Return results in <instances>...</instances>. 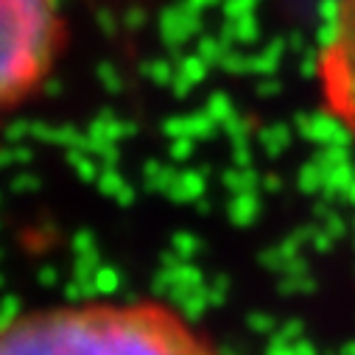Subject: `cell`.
Segmentation results:
<instances>
[{
  "mask_svg": "<svg viewBox=\"0 0 355 355\" xmlns=\"http://www.w3.org/2000/svg\"><path fill=\"white\" fill-rule=\"evenodd\" d=\"M316 84L322 110L355 146V0H336L316 59Z\"/></svg>",
  "mask_w": 355,
  "mask_h": 355,
  "instance_id": "3957f363",
  "label": "cell"
},
{
  "mask_svg": "<svg viewBox=\"0 0 355 355\" xmlns=\"http://www.w3.org/2000/svg\"><path fill=\"white\" fill-rule=\"evenodd\" d=\"M62 48L59 0H0V121L51 78Z\"/></svg>",
  "mask_w": 355,
  "mask_h": 355,
  "instance_id": "7a4b0ae2",
  "label": "cell"
},
{
  "mask_svg": "<svg viewBox=\"0 0 355 355\" xmlns=\"http://www.w3.org/2000/svg\"><path fill=\"white\" fill-rule=\"evenodd\" d=\"M0 355H224L162 300H87L0 322Z\"/></svg>",
  "mask_w": 355,
  "mask_h": 355,
  "instance_id": "6da1fadb",
  "label": "cell"
}]
</instances>
